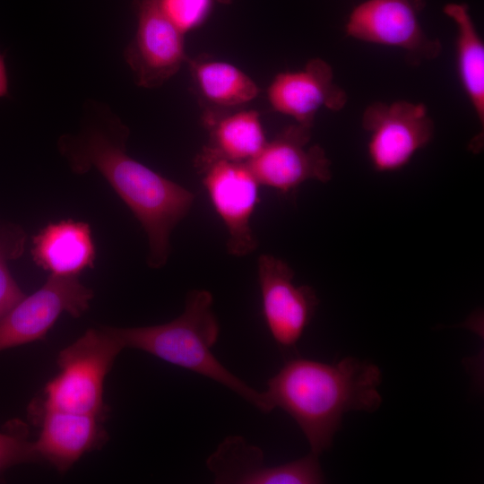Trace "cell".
<instances>
[{
  "mask_svg": "<svg viewBox=\"0 0 484 484\" xmlns=\"http://www.w3.org/2000/svg\"><path fill=\"white\" fill-rule=\"evenodd\" d=\"M127 126L103 103L89 100L76 134H63L57 147L71 169H95L126 203L145 230L148 264L160 268L170 253V235L188 214L194 194L126 152Z\"/></svg>",
  "mask_w": 484,
  "mask_h": 484,
  "instance_id": "6da1fadb",
  "label": "cell"
},
{
  "mask_svg": "<svg viewBox=\"0 0 484 484\" xmlns=\"http://www.w3.org/2000/svg\"><path fill=\"white\" fill-rule=\"evenodd\" d=\"M381 380L376 365L353 357L335 364L295 358L269 379L265 394L272 409L297 422L310 453L318 456L332 445L345 413L380 407Z\"/></svg>",
  "mask_w": 484,
  "mask_h": 484,
  "instance_id": "7a4b0ae2",
  "label": "cell"
},
{
  "mask_svg": "<svg viewBox=\"0 0 484 484\" xmlns=\"http://www.w3.org/2000/svg\"><path fill=\"white\" fill-rule=\"evenodd\" d=\"M213 298L205 290L186 295L184 312L162 324L109 327L124 348L148 352L168 363L208 377L238 394L256 409L268 413L272 408L265 393L256 391L228 370L213 355L220 325L212 309Z\"/></svg>",
  "mask_w": 484,
  "mask_h": 484,
  "instance_id": "3957f363",
  "label": "cell"
},
{
  "mask_svg": "<svg viewBox=\"0 0 484 484\" xmlns=\"http://www.w3.org/2000/svg\"><path fill=\"white\" fill-rule=\"evenodd\" d=\"M122 350L109 327L87 330L59 352V373L46 385L39 410H61L103 419L105 378Z\"/></svg>",
  "mask_w": 484,
  "mask_h": 484,
  "instance_id": "277c9868",
  "label": "cell"
},
{
  "mask_svg": "<svg viewBox=\"0 0 484 484\" xmlns=\"http://www.w3.org/2000/svg\"><path fill=\"white\" fill-rule=\"evenodd\" d=\"M194 165L218 216L225 225L227 250L237 257L258 246L251 218L259 202V181L247 162L198 154Z\"/></svg>",
  "mask_w": 484,
  "mask_h": 484,
  "instance_id": "5b68a950",
  "label": "cell"
},
{
  "mask_svg": "<svg viewBox=\"0 0 484 484\" xmlns=\"http://www.w3.org/2000/svg\"><path fill=\"white\" fill-rule=\"evenodd\" d=\"M425 0H366L350 12L347 37L402 50L410 63L436 58L442 46L424 31L419 13Z\"/></svg>",
  "mask_w": 484,
  "mask_h": 484,
  "instance_id": "8992f818",
  "label": "cell"
},
{
  "mask_svg": "<svg viewBox=\"0 0 484 484\" xmlns=\"http://www.w3.org/2000/svg\"><path fill=\"white\" fill-rule=\"evenodd\" d=\"M362 126L368 134L369 160L379 172L407 165L429 143L435 130L426 106L405 100L370 104L363 113Z\"/></svg>",
  "mask_w": 484,
  "mask_h": 484,
  "instance_id": "52a82bcc",
  "label": "cell"
},
{
  "mask_svg": "<svg viewBox=\"0 0 484 484\" xmlns=\"http://www.w3.org/2000/svg\"><path fill=\"white\" fill-rule=\"evenodd\" d=\"M257 275L267 328L281 350H294L318 306L315 291L296 285L290 266L272 255L259 256Z\"/></svg>",
  "mask_w": 484,
  "mask_h": 484,
  "instance_id": "ba28073f",
  "label": "cell"
},
{
  "mask_svg": "<svg viewBox=\"0 0 484 484\" xmlns=\"http://www.w3.org/2000/svg\"><path fill=\"white\" fill-rule=\"evenodd\" d=\"M92 297L77 276L50 274L39 290L0 319V351L43 338L62 313L81 315Z\"/></svg>",
  "mask_w": 484,
  "mask_h": 484,
  "instance_id": "9c48e42d",
  "label": "cell"
},
{
  "mask_svg": "<svg viewBox=\"0 0 484 484\" xmlns=\"http://www.w3.org/2000/svg\"><path fill=\"white\" fill-rule=\"evenodd\" d=\"M134 82L156 89L186 62L184 34L168 19L159 0H139L137 28L124 52Z\"/></svg>",
  "mask_w": 484,
  "mask_h": 484,
  "instance_id": "30bf717a",
  "label": "cell"
},
{
  "mask_svg": "<svg viewBox=\"0 0 484 484\" xmlns=\"http://www.w3.org/2000/svg\"><path fill=\"white\" fill-rule=\"evenodd\" d=\"M311 129L285 127L247 162L261 186L286 194L309 180L331 179V161L320 145L310 144Z\"/></svg>",
  "mask_w": 484,
  "mask_h": 484,
  "instance_id": "8fae6325",
  "label": "cell"
},
{
  "mask_svg": "<svg viewBox=\"0 0 484 484\" xmlns=\"http://www.w3.org/2000/svg\"><path fill=\"white\" fill-rule=\"evenodd\" d=\"M317 455L276 466L264 464L263 451L241 436H228L206 461L215 483L317 484L324 476Z\"/></svg>",
  "mask_w": 484,
  "mask_h": 484,
  "instance_id": "7c38bea8",
  "label": "cell"
},
{
  "mask_svg": "<svg viewBox=\"0 0 484 484\" xmlns=\"http://www.w3.org/2000/svg\"><path fill=\"white\" fill-rule=\"evenodd\" d=\"M267 99L274 111L292 117L297 124L313 127L320 109L339 111L348 97L334 82L330 65L314 58L300 70L276 74L267 88Z\"/></svg>",
  "mask_w": 484,
  "mask_h": 484,
  "instance_id": "4fadbf2b",
  "label": "cell"
},
{
  "mask_svg": "<svg viewBox=\"0 0 484 484\" xmlns=\"http://www.w3.org/2000/svg\"><path fill=\"white\" fill-rule=\"evenodd\" d=\"M30 411L32 416H40V432L33 441L39 460L44 459L61 473L107 438L102 418L96 415L51 409Z\"/></svg>",
  "mask_w": 484,
  "mask_h": 484,
  "instance_id": "5bb4252c",
  "label": "cell"
},
{
  "mask_svg": "<svg viewBox=\"0 0 484 484\" xmlns=\"http://www.w3.org/2000/svg\"><path fill=\"white\" fill-rule=\"evenodd\" d=\"M31 253L35 263L50 274L77 276L95 258L91 229L73 220L50 223L34 237Z\"/></svg>",
  "mask_w": 484,
  "mask_h": 484,
  "instance_id": "9a60e30c",
  "label": "cell"
},
{
  "mask_svg": "<svg viewBox=\"0 0 484 484\" xmlns=\"http://www.w3.org/2000/svg\"><path fill=\"white\" fill-rule=\"evenodd\" d=\"M203 123L209 142L199 154L206 157L249 162L268 141L256 110L206 111Z\"/></svg>",
  "mask_w": 484,
  "mask_h": 484,
  "instance_id": "2e32d148",
  "label": "cell"
},
{
  "mask_svg": "<svg viewBox=\"0 0 484 484\" xmlns=\"http://www.w3.org/2000/svg\"><path fill=\"white\" fill-rule=\"evenodd\" d=\"M194 87L206 111H229L254 100L260 93L255 82L236 65L220 60L189 61Z\"/></svg>",
  "mask_w": 484,
  "mask_h": 484,
  "instance_id": "e0dca14e",
  "label": "cell"
},
{
  "mask_svg": "<svg viewBox=\"0 0 484 484\" xmlns=\"http://www.w3.org/2000/svg\"><path fill=\"white\" fill-rule=\"evenodd\" d=\"M444 13L455 24V55L458 76L479 120L484 125V44L466 4L450 3Z\"/></svg>",
  "mask_w": 484,
  "mask_h": 484,
  "instance_id": "ac0fdd59",
  "label": "cell"
},
{
  "mask_svg": "<svg viewBox=\"0 0 484 484\" xmlns=\"http://www.w3.org/2000/svg\"><path fill=\"white\" fill-rule=\"evenodd\" d=\"M23 241L17 227L0 226V319L25 297L7 267V261L22 252Z\"/></svg>",
  "mask_w": 484,
  "mask_h": 484,
  "instance_id": "d6986e66",
  "label": "cell"
},
{
  "mask_svg": "<svg viewBox=\"0 0 484 484\" xmlns=\"http://www.w3.org/2000/svg\"><path fill=\"white\" fill-rule=\"evenodd\" d=\"M39 461L34 443L21 423H12L0 432V472L15 465Z\"/></svg>",
  "mask_w": 484,
  "mask_h": 484,
  "instance_id": "ffe728a7",
  "label": "cell"
},
{
  "mask_svg": "<svg viewBox=\"0 0 484 484\" xmlns=\"http://www.w3.org/2000/svg\"><path fill=\"white\" fill-rule=\"evenodd\" d=\"M213 0H159L168 19L185 35L201 25L211 12Z\"/></svg>",
  "mask_w": 484,
  "mask_h": 484,
  "instance_id": "44dd1931",
  "label": "cell"
},
{
  "mask_svg": "<svg viewBox=\"0 0 484 484\" xmlns=\"http://www.w3.org/2000/svg\"><path fill=\"white\" fill-rule=\"evenodd\" d=\"M8 95V78L6 73V66L4 62V56L0 52V98Z\"/></svg>",
  "mask_w": 484,
  "mask_h": 484,
  "instance_id": "7402d4cb",
  "label": "cell"
},
{
  "mask_svg": "<svg viewBox=\"0 0 484 484\" xmlns=\"http://www.w3.org/2000/svg\"><path fill=\"white\" fill-rule=\"evenodd\" d=\"M219 1L220 3H222V4H229L231 2V0H217Z\"/></svg>",
  "mask_w": 484,
  "mask_h": 484,
  "instance_id": "603a6c76",
  "label": "cell"
}]
</instances>
